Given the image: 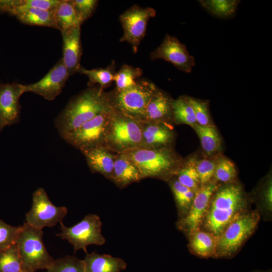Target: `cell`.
Returning <instances> with one entry per match:
<instances>
[{
	"instance_id": "1f68e13d",
	"label": "cell",
	"mask_w": 272,
	"mask_h": 272,
	"mask_svg": "<svg viewBox=\"0 0 272 272\" xmlns=\"http://www.w3.org/2000/svg\"><path fill=\"white\" fill-rule=\"evenodd\" d=\"M175 176L181 184L195 192L199 188V176L192 160L182 164Z\"/></svg>"
},
{
	"instance_id": "44dd1931",
	"label": "cell",
	"mask_w": 272,
	"mask_h": 272,
	"mask_svg": "<svg viewBox=\"0 0 272 272\" xmlns=\"http://www.w3.org/2000/svg\"><path fill=\"white\" fill-rule=\"evenodd\" d=\"M85 259V272H120L127 264L122 258L96 252L87 253Z\"/></svg>"
},
{
	"instance_id": "ffe728a7",
	"label": "cell",
	"mask_w": 272,
	"mask_h": 272,
	"mask_svg": "<svg viewBox=\"0 0 272 272\" xmlns=\"http://www.w3.org/2000/svg\"><path fill=\"white\" fill-rule=\"evenodd\" d=\"M92 172L98 173L109 180L113 172L115 155L103 147L80 150Z\"/></svg>"
},
{
	"instance_id": "7402d4cb",
	"label": "cell",
	"mask_w": 272,
	"mask_h": 272,
	"mask_svg": "<svg viewBox=\"0 0 272 272\" xmlns=\"http://www.w3.org/2000/svg\"><path fill=\"white\" fill-rule=\"evenodd\" d=\"M54 18L57 29L60 31L81 26L83 23L72 0H60L54 10Z\"/></svg>"
},
{
	"instance_id": "8fae6325",
	"label": "cell",
	"mask_w": 272,
	"mask_h": 272,
	"mask_svg": "<svg viewBox=\"0 0 272 272\" xmlns=\"http://www.w3.org/2000/svg\"><path fill=\"white\" fill-rule=\"evenodd\" d=\"M152 8H142L138 5L131 7L119 17L123 34L120 42L129 43L134 53H137L139 45L144 37L147 24L150 18L156 16Z\"/></svg>"
},
{
	"instance_id": "9a60e30c",
	"label": "cell",
	"mask_w": 272,
	"mask_h": 272,
	"mask_svg": "<svg viewBox=\"0 0 272 272\" xmlns=\"http://www.w3.org/2000/svg\"><path fill=\"white\" fill-rule=\"evenodd\" d=\"M24 93V85L0 83V118L6 126L20 121L21 106L19 100Z\"/></svg>"
},
{
	"instance_id": "ab89813d",
	"label": "cell",
	"mask_w": 272,
	"mask_h": 272,
	"mask_svg": "<svg viewBox=\"0 0 272 272\" xmlns=\"http://www.w3.org/2000/svg\"><path fill=\"white\" fill-rule=\"evenodd\" d=\"M74 7L84 22L93 14L98 3L96 0H72Z\"/></svg>"
},
{
	"instance_id": "d6986e66",
	"label": "cell",
	"mask_w": 272,
	"mask_h": 272,
	"mask_svg": "<svg viewBox=\"0 0 272 272\" xmlns=\"http://www.w3.org/2000/svg\"><path fill=\"white\" fill-rule=\"evenodd\" d=\"M173 100L166 93L157 88L147 107L143 121L169 123L173 119Z\"/></svg>"
},
{
	"instance_id": "3957f363",
	"label": "cell",
	"mask_w": 272,
	"mask_h": 272,
	"mask_svg": "<svg viewBox=\"0 0 272 272\" xmlns=\"http://www.w3.org/2000/svg\"><path fill=\"white\" fill-rule=\"evenodd\" d=\"M139 170L142 178L151 177L168 180L182 165L171 148L150 149L139 148L124 153Z\"/></svg>"
},
{
	"instance_id": "60d3db41",
	"label": "cell",
	"mask_w": 272,
	"mask_h": 272,
	"mask_svg": "<svg viewBox=\"0 0 272 272\" xmlns=\"http://www.w3.org/2000/svg\"><path fill=\"white\" fill-rule=\"evenodd\" d=\"M20 3V0H0V14L7 13L9 15Z\"/></svg>"
},
{
	"instance_id": "52a82bcc",
	"label": "cell",
	"mask_w": 272,
	"mask_h": 272,
	"mask_svg": "<svg viewBox=\"0 0 272 272\" xmlns=\"http://www.w3.org/2000/svg\"><path fill=\"white\" fill-rule=\"evenodd\" d=\"M157 88L146 80L137 82L133 87L109 93L111 106L138 120L143 121L147 107Z\"/></svg>"
},
{
	"instance_id": "5b68a950",
	"label": "cell",
	"mask_w": 272,
	"mask_h": 272,
	"mask_svg": "<svg viewBox=\"0 0 272 272\" xmlns=\"http://www.w3.org/2000/svg\"><path fill=\"white\" fill-rule=\"evenodd\" d=\"M142 141V121L114 109L103 147L112 153H124L141 148Z\"/></svg>"
},
{
	"instance_id": "30bf717a",
	"label": "cell",
	"mask_w": 272,
	"mask_h": 272,
	"mask_svg": "<svg viewBox=\"0 0 272 272\" xmlns=\"http://www.w3.org/2000/svg\"><path fill=\"white\" fill-rule=\"evenodd\" d=\"M67 213V208L53 204L45 189L38 188L33 193L32 207L26 214V222L42 230L45 227H52L62 222Z\"/></svg>"
},
{
	"instance_id": "d590c367",
	"label": "cell",
	"mask_w": 272,
	"mask_h": 272,
	"mask_svg": "<svg viewBox=\"0 0 272 272\" xmlns=\"http://www.w3.org/2000/svg\"><path fill=\"white\" fill-rule=\"evenodd\" d=\"M187 99L193 108L197 124L201 126H213L208 102L205 100L188 96Z\"/></svg>"
},
{
	"instance_id": "4316f807",
	"label": "cell",
	"mask_w": 272,
	"mask_h": 272,
	"mask_svg": "<svg viewBox=\"0 0 272 272\" xmlns=\"http://www.w3.org/2000/svg\"><path fill=\"white\" fill-rule=\"evenodd\" d=\"M115 62L113 61L106 68H98L87 70L81 65L78 73L87 76L89 78L88 86L92 87L96 84L102 89L108 87L114 81L115 72Z\"/></svg>"
},
{
	"instance_id": "484cf974",
	"label": "cell",
	"mask_w": 272,
	"mask_h": 272,
	"mask_svg": "<svg viewBox=\"0 0 272 272\" xmlns=\"http://www.w3.org/2000/svg\"><path fill=\"white\" fill-rule=\"evenodd\" d=\"M192 127L198 135L204 152L212 155L221 148V139L216 127L213 126H201L197 124Z\"/></svg>"
},
{
	"instance_id": "cb8c5ba5",
	"label": "cell",
	"mask_w": 272,
	"mask_h": 272,
	"mask_svg": "<svg viewBox=\"0 0 272 272\" xmlns=\"http://www.w3.org/2000/svg\"><path fill=\"white\" fill-rule=\"evenodd\" d=\"M54 10L29 8L22 11L15 16L21 23L25 25L48 27L57 29L54 18Z\"/></svg>"
},
{
	"instance_id": "f546056e",
	"label": "cell",
	"mask_w": 272,
	"mask_h": 272,
	"mask_svg": "<svg viewBox=\"0 0 272 272\" xmlns=\"http://www.w3.org/2000/svg\"><path fill=\"white\" fill-rule=\"evenodd\" d=\"M142 74L143 71L139 67L127 64L123 65L114 75L115 90L120 91L133 87L137 83L135 80L140 77Z\"/></svg>"
},
{
	"instance_id": "7c38bea8",
	"label": "cell",
	"mask_w": 272,
	"mask_h": 272,
	"mask_svg": "<svg viewBox=\"0 0 272 272\" xmlns=\"http://www.w3.org/2000/svg\"><path fill=\"white\" fill-rule=\"evenodd\" d=\"M219 187L215 181L200 186L195 192L192 205L186 215L179 219V230L190 236L199 230L208 211L211 198Z\"/></svg>"
},
{
	"instance_id": "ba28073f",
	"label": "cell",
	"mask_w": 272,
	"mask_h": 272,
	"mask_svg": "<svg viewBox=\"0 0 272 272\" xmlns=\"http://www.w3.org/2000/svg\"><path fill=\"white\" fill-rule=\"evenodd\" d=\"M113 112L112 107L66 134L62 139L80 150L103 147Z\"/></svg>"
},
{
	"instance_id": "2e32d148",
	"label": "cell",
	"mask_w": 272,
	"mask_h": 272,
	"mask_svg": "<svg viewBox=\"0 0 272 272\" xmlns=\"http://www.w3.org/2000/svg\"><path fill=\"white\" fill-rule=\"evenodd\" d=\"M174 137V132L169 123L142 121L141 148L150 149L171 148Z\"/></svg>"
},
{
	"instance_id": "7bdbcfd3",
	"label": "cell",
	"mask_w": 272,
	"mask_h": 272,
	"mask_svg": "<svg viewBox=\"0 0 272 272\" xmlns=\"http://www.w3.org/2000/svg\"><path fill=\"white\" fill-rule=\"evenodd\" d=\"M256 272H262V271H256Z\"/></svg>"
},
{
	"instance_id": "277c9868",
	"label": "cell",
	"mask_w": 272,
	"mask_h": 272,
	"mask_svg": "<svg viewBox=\"0 0 272 272\" xmlns=\"http://www.w3.org/2000/svg\"><path fill=\"white\" fill-rule=\"evenodd\" d=\"M260 219L257 210H245L236 216L217 237L216 258H227L236 253L256 229Z\"/></svg>"
},
{
	"instance_id": "6da1fadb",
	"label": "cell",
	"mask_w": 272,
	"mask_h": 272,
	"mask_svg": "<svg viewBox=\"0 0 272 272\" xmlns=\"http://www.w3.org/2000/svg\"><path fill=\"white\" fill-rule=\"evenodd\" d=\"M111 107L109 93H105L99 85L89 87L70 100L55 119V126L63 138Z\"/></svg>"
},
{
	"instance_id": "8992f818",
	"label": "cell",
	"mask_w": 272,
	"mask_h": 272,
	"mask_svg": "<svg viewBox=\"0 0 272 272\" xmlns=\"http://www.w3.org/2000/svg\"><path fill=\"white\" fill-rule=\"evenodd\" d=\"M43 232L25 222L17 239L24 272L47 269L54 259L47 252L43 241Z\"/></svg>"
},
{
	"instance_id": "74e56055",
	"label": "cell",
	"mask_w": 272,
	"mask_h": 272,
	"mask_svg": "<svg viewBox=\"0 0 272 272\" xmlns=\"http://www.w3.org/2000/svg\"><path fill=\"white\" fill-rule=\"evenodd\" d=\"M60 0H20V3L10 15L16 16L23 10L34 8L45 10H52L56 8Z\"/></svg>"
},
{
	"instance_id": "4fadbf2b",
	"label": "cell",
	"mask_w": 272,
	"mask_h": 272,
	"mask_svg": "<svg viewBox=\"0 0 272 272\" xmlns=\"http://www.w3.org/2000/svg\"><path fill=\"white\" fill-rule=\"evenodd\" d=\"M152 59H162L173 64L180 71L190 73L195 65L194 58L186 46L176 37L166 35L161 44L150 54Z\"/></svg>"
},
{
	"instance_id": "d6a6232c",
	"label": "cell",
	"mask_w": 272,
	"mask_h": 272,
	"mask_svg": "<svg viewBox=\"0 0 272 272\" xmlns=\"http://www.w3.org/2000/svg\"><path fill=\"white\" fill-rule=\"evenodd\" d=\"M47 272H85V263L74 256L67 255L54 260Z\"/></svg>"
},
{
	"instance_id": "7a4b0ae2",
	"label": "cell",
	"mask_w": 272,
	"mask_h": 272,
	"mask_svg": "<svg viewBox=\"0 0 272 272\" xmlns=\"http://www.w3.org/2000/svg\"><path fill=\"white\" fill-rule=\"evenodd\" d=\"M247 206V197L242 186L234 182L226 184L213 194L202 224L206 231L217 237Z\"/></svg>"
},
{
	"instance_id": "b9f144b4",
	"label": "cell",
	"mask_w": 272,
	"mask_h": 272,
	"mask_svg": "<svg viewBox=\"0 0 272 272\" xmlns=\"http://www.w3.org/2000/svg\"><path fill=\"white\" fill-rule=\"evenodd\" d=\"M5 123L0 118V132L3 130V129L6 126Z\"/></svg>"
},
{
	"instance_id": "4dcf8cb0",
	"label": "cell",
	"mask_w": 272,
	"mask_h": 272,
	"mask_svg": "<svg viewBox=\"0 0 272 272\" xmlns=\"http://www.w3.org/2000/svg\"><path fill=\"white\" fill-rule=\"evenodd\" d=\"M0 272H24L16 244L0 251Z\"/></svg>"
},
{
	"instance_id": "9c48e42d",
	"label": "cell",
	"mask_w": 272,
	"mask_h": 272,
	"mask_svg": "<svg viewBox=\"0 0 272 272\" xmlns=\"http://www.w3.org/2000/svg\"><path fill=\"white\" fill-rule=\"evenodd\" d=\"M61 232L56 235L67 240L74 247V252L83 249L88 253L87 247L90 245L101 246L105 244V238L101 233L102 222L99 216L90 214L77 224L67 227L60 223Z\"/></svg>"
},
{
	"instance_id": "f35d334b",
	"label": "cell",
	"mask_w": 272,
	"mask_h": 272,
	"mask_svg": "<svg viewBox=\"0 0 272 272\" xmlns=\"http://www.w3.org/2000/svg\"><path fill=\"white\" fill-rule=\"evenodd\" d=\"M260 190L259 192V206L261 210L265 214H270L271 212L272 207V184L271 180L268 178L265 181Z\"/></svg>"
},
{
	"instance_id": "e575fe53",
	"label": "cell",
	"mask_w": 272,
	"mask_h": 272,
	"mask_svg": "<svg viewBox=\"0 0 272 272\" xmlns=\"http://www.w3.org/2000/svg\"><path fill=\"white\" fill-rule=\"evenodd\" d=\"M22 226H13L0 219V251L16 244Z\"/></svg>"
},
{
	"instance_id": "d4e9b609",
	"label": "cell",
	"mask_w": 272,
	"mask_h": 272,
	"mask_svg": "<svg viewBox=\"0 0 272 272\" xmlns=\"http://www.w3.org/2000/svg\"><path fill=\"white\" fill-rule=\"evenodd\" d=\"M167 181L174 195L179 219L188 213L195 196V192L181 184L174 176Z\"/></svg>"
},
{
	"instance_id": "8d00e7d4",
	"label": "cell",
	"mask_w": 272,
	"mask_h": 272,
	"mask_svg": "<svg viewBox=\"0 0 272 272\" xmlns=\"http://www.w3.org/2000/svg\"><path fill=\"white\" fill-rule=\"evenodd\" d=\"M217 161L204 159L194 162V165L199 176L200 186L211 182L214 176Z\"/></svg>"
},
{
	"instance_id": "e0dca14e",
	"label": "cell",
	"mask_w": 272,
	"mask_h": 272,
	"mask_svg": "<svg viewBox=\"0 0 272 272\" xmlns=\"http://www.w3.org/2000/svg\"><path fill=\"white\" fill-rule=\"evenodd\" d=\"M62 39V60L70 76L78 73L80 68L82 48L81 26L61 31Z\"/></svg>"
},
{
	"instance_id": "f1b7e54d",
	"label": "cell",
	"mask_w": 272,
	"mask_h": 272,
	"mask_svg": "<svg viewBox=\"0 0 272 272\" xmlns=\"http://www.w3.org/2000/svg\"><path fill=\"white\" fill-rule=\"evenodd\" d=\"M173 119L177 123H183L191 126L197 124L195 114L187 96H180L172 103Z\"/></svg>"
},
{
	"instance_id": "603a6c76",
	"label": "cell",
	"mask_w": 272,
	"mask_h": 272,
	"mask_svg": "<svg viewBox=\"0 0 272 272\" xmlns=\"http://www.w3.org/2000/svg\"><path fill=\"white\" fill-rule=\"evenodd\" d=\"M189 237V247L192 252L201 257L214 256L217 237L207 231L198 230Z\"/></svg>"
},
{
	"instance_id": "83f0119b",
	"label": "cell",
	"mask_w": 272,
	"mask_h": 272,
	"mask_svg": "<svg viewBox=\"0 0 272 272\" xmlns=\"http://www.w3.org/2000/svg\"><path fill=\"white\" fill-rule=\"evenodd\" d=\"M201 6L212 15L221 19L233 16L240 1L206 0L198 1Z\"/></svg>"
},
{
	"instance_id": "ac0fdd59",
	"label": "cell",
	"mask_w": 272,
	"mask_h": 272,
	"mask_svg": "<svg viewBox=\"0 0 272 272\" xmlns=\"http://www.w3.org/2000/svg\"><path fill=\"white\" fill-rule=\"evenodd\" d=\"M142 179L139 170L125 154H115L110 181L119 188H123Z\"/></svg>"
},
{
	"instance_id": "836d02e7",
	"label": "cell",
	"mask_w": 272,
	"mask_h": 272,
	"mask_svg": "<svg viewBox=\"0 0 272 272\" xmlns=\"http://www.w3.org/2000/svg\"><path fill=\"white\" fill-rule=\"evenodd\" d=\"M237 176L234 164L227 158L217 161L214 177L218 181L228 184L234 182Z\"/></svg>"
},
{
	"instance_id": "5bb4252c",
	"label": "cell",
	"mask_w": 272,
	"mask_h": 272,
	"mask_svg": "<svg viewBox=\"0 0 272 272\" xmlns=\"http://www.w3.org/2000/svg\"><path fill=\"white\" fill-rule=\"evenodd\" d=\"M70 76L61 58L38 82L24 85L25 92H32L49 101L53 100L61 92Z\"/></svg>"
}]
</instances>
